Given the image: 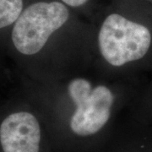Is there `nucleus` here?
<instances>
[{"label": "nucleus", "mask_w": 152, "mask_h": 152, "mask_svg": "<svg viewBox=\"0 0 152 152\" xmlns=\"http://www.w3.org/2000/svg\"><path fill=\"white\" fill-rule=\"evenodd\" d=\"M22 10V0H0V29L16 21Z\"/></svg>", "instance_id": "39448f33"}, {"label": "nucleus", "mask_w": 152, "mask_h": 152, "mask_svg": "<svg viewBox=\"0 0 152 152\" xmlns=\"http://www.w3.org/2000/svg\"><path fill=\"white\" fill-rule=\"evenodd\" d=\"M40 141V125L30 113L10 114L0 125V143L4 152H39Z\"/></svg>", "instance_id": "20e7f679"}, {"label": "nucleus", "mask_w": 152, "mask_h": 152, "mask_svg": "<svg viewBox=\"0 0 152 152\" xmlns=\"http://www.w3.org/2000/svg\"><path fill=\"white\" fill-rule=\"evenodd\" d=\"M101 53L115 67L142 58L151 43V35L145 26L118 14L107 17L98 36Z\"/></svg>", "instance_id": "f257e3e1"}, {"label": "nucleus", "mask_w": 152, "mask_h": 152, "mask_svg": "<svg viewBox=\"0 0 152 152\" xmlns=\"http://www.w3.org/2000/svg\"><path fill=\"white\" fill-rule=\"evenodd\" d=\"M69 16L68 9L58 2H39L30 5L18 18L12 31L15 48L22 54L37 53Z\"/></svg>", "instance_id": "f03ea898"}, {"label": "nucleus", "mask_w": 152, "mask_h": 152, "mask_svg": "<svg viewBox=\"0 0 152 152\" xmlns=\"http://www.w3.org/2000/svg\"><path fill=\"white\" fill-rule=\"evenodd\" d=\"M62 1L71 7H79L85 4L88 0H62Z\"/></svg>", "instance_id": "423d86ee"}, {"label": "nucleus", "mask_w": 152, "mask_h": 152, "mask_svg": "<svg viewBox=\"0 0 152 152\" xmlns=\"http://www.w3.org/2000/svg\"><path fill=\"white\" fill-rule=\"evenodd\" d=\"M69 95L76 106L70 119L71 130L79 136L96 134L107 123L114 96L105 86L93 88L86 79L77 78L68 86Z\"/></svg>", "instance_id": "7ed1b4c3"}]
</instances>
